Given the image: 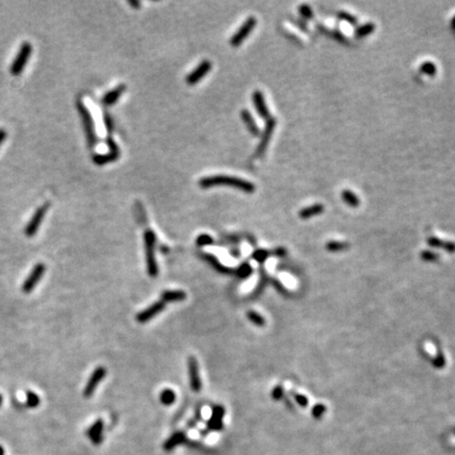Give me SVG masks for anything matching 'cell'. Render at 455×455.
<instances>
[{"instance_id": "obj_1", "label": "cell", "mask_w": 455, "mask_h": 455, "mask_svg": "<svg viewBox=\"0 0 455 455\" xmlns=\"http://www.w3.org/2000/svg\"><path fill=\"white\" fill-rule=\"evenodd\" d=\"M200 186L203 189L225 186V187H231V188H234L237 190H241L246 193H253L255 191L254 184H252L248 181L242 180V178L234 177V176H228V175H215V176L205 177L200 182Z\"/></svg>"}, {"instance_id": "obj_2", "label": "cell", "mask_w": 455, "mask_h": 455, "mask_svg": "<svg viewBox=\"0 0 455 455\" xmlns=\"http://www.w3.org/2000/svg\"><path fill=\"white\" fill-rule=\"evenodd\" d=\"M155 245H156L155 233L151 230H147L145 232V249H146L147 270L151 278H155V276H157L158 274V266L156 264V259H155Z\"/></svg>"}, {"instance_id": "obj_3", "label": "cell", "mask_w": 455, "mask_h": 455, "mask_svg": "<svg viewBox=\"0 0 455 455\" xmlns=\"http://www.w3.org/2000/svg\"><path fill=\"white\" fill-rule=\"evenodd\" d=\"M77 108H78V112H79V114H81L83 123H84V128H85L86 135H87L88 145L90 148H94L97 143V136H96V132H95V127H94L92 115H91L90 111L88 110V108L86 107V105L83 103H78Z\"/></svg>"}, {"instance_id": "obj_4", "label": "cell", "mask_w": 455, "mask_h": 455, "mask_svg": "<svg viewBox=\"0 0 455 455\" xmlns=\"http://www.w3.org/2000/svg\"><path fill=\"white\" fill-rule=\"evenodd\" d=\"M256 23L257 22H256V18L255 17H253V16L249 17L247 21L243 24V26L239 29V31H237L232 36L231 41H230L231 46L234 47V48L240 47L246 41V39L249 37L250 33L255 29Z\"/></svg>"}, {"instance_id": "obj_5", "label": "cell", "mask_w": 455, "mask_h": 455, "mask_svg": "<svg viewBox=\"0 0 455 455\" xmlns=\"http://www.w3.org/2000/svg\"><path fill=\"white\" fill-rule=\"evenodd\" d=\"M31 53H32L31 45L29 43H24L21 50H19L18 55L15 58V61L11 66V73L13 75H19L24 71L25 66L28 64Z\"/></svg>"}, {"instance_id": "obj_6", "label": "cell", "mask_w": 455, "mask_h": 455, "mask_svg": "<svg viewBox=\"0 0 455 455\" xmlns=\"http://www.w3.org/2000/svg\"><path fill=\"white\" fill-rule=\"evenodd\" d=\"M46 272V265L43 263L37 264L31 271L30 275L28 276V279L25 281L24 285H23V292L24 293H30L32 292L35 287L37 286V284L41 282V280L43 279V276L45 275Z\"/></svg>"}, {"instance_id": "obj_7", "label": "cell", "mask_w": 455, "mask_h": 455, "mask_svg": "<svg viewBox=\"0 0 455 455\" xmlns=\"http://www.w3.org/2000/svg\"><path fill=\"white\" fill-rule=\"evenodd\" d=\"M48 209H49V204H46L42 207H39L36 210V212L32 216L31 221L29 222V224L27 225V227L25 229V234L28 237H33L37 233L39 227H41V225L45 219Z\"/></svg>"}, {"instance_id": "obj_8", "label": "cell", "mask_w": 455, "mask_h": 455, "mask_svg": "<svg viewBox=\"0 0 455 455\" xmlns=\"http://www.w3.org/2000/svg\"><path fill=\"white\" fill-rule=\"evenodd\" d=\"M106 374L107 370L104 367H98L93 371L84 390V397L86 399H90L92 397L97 386L100 385V383H102L103 380L106 378Z\"/></svg>"}, {"instance_id": "obj_9", "label": "cell", "mask_w": 455, "mask_h": 455, "mask_svg": "<svg viewBox=\"0 0 455 455\" xmlns=\"http://www.w3.org/2000/svg\"><path fill=\"white\" fill-rule=\"evenodd\" d=\"M165 308H166V304L163 301L155 302L153 305L148 307L146 310L138 313L136 315V320H137L138 323L146 324V323L150 322L152 319H154L155 316H157L158 314L162 313Z\"/></svg>"}, {"instance_id": "obj_10", "label": "cell", "mask_w": 455, "mask_h": 455, "mask_svg": "<svg viewBox=\"0 0 455 455\" xmlns=\"http://www.w3.org/2000/svg\"><path fill=\"white\" fill-rule=\"evenodd\" d=\"M188 369H189V378H190V386L192 391L200 392L202 390V381L200 377L199 363H197L194 356H191L188 360Z\"/></svg>"}, {"instance_id": "obj_11", "label": "cell", "mask_w": 455, "mask_h": 455, "mask_svg": "<svg viewBox=\"0 0 455 455\" xmlns=\"http://www.w3.org/2000/svg\"><path fill=\"white\" fill-rule=\"evenodd\" d=\"M108 147L110 149L108 154H103V155H95L93 157V162L98 165V166H104L107 165L109 163H112L114 161H116L118 157H120V149H118L117 145L114 143V141L112 138L109 137L108 140Z\"/></svg>"}, {"instance_id": "obj_12", "label": "cell", "mask_w": 455, "mask_h": 455, "mask_svg": "<svg viewBox=\"0 0 455 455\" xmlns=\"http://www.w3.org/2000/svg\"><path fill=\"white\" fill-rule=\"evenodd\" d=\"M275 126H276V121L274 120L273 117H270L269 120L267 121V123H266V127H265V130H264L263 134H262L260 145L256 149V155L257 156H263L265 151L267 150L268 145H269L270 140H271V137H272V134H273V131L275 129Z\"/></svg>"}, {"instance_id": "obj_13", "label": "cell", "mask_w": 455, "mask_h": 455, "mask_svg": "<svg viewBox=\"0 0 455 455\" xmlns=\"http://www.w3.org/2000/svg\"><path fill=\"white\" fill-rule=\"evenodd\" d=\"M211 69H212V64L209 61L202 62L199 66L196 67V69H194L187 76V79H186L187 84L190 86H194L197 83H200L202 79L211 71Z\"/></svg>"}, {"instance_id": "obj_14", "label": "cell", "mask_w": 455, "mask_h": 455, "mask_svg": "<svg viewBox=\"0 0 455 455\" xmlns=\"http://www.w3.org/2000/svg\"><path fill=\"white\" fill-rule=\"evenodd\" d=\"M225 409L222 406H215L212 410V415L207 423V427L210 431H222L224 428L223 419L225 417Z\"/></svg>"}, {"instance_id": "obj_15", "label": "cell", "mask_w": 455, "mask_h": 455, "mask_svg": "<svg viewBox=\"0 0 455 455\" xmlns=\"http://www.w3.org/2000/svg\"><path fill=\"white\" fill-rule=\"evenodd\" d=\"M252 101H253V104H254L255 109H256L257 113H259V115L262 118H264V120L268 121L269 118L271 117V115H270L268 107L266 105L264 94L261 91H255L252 95Z\"/></svg>"}, {"instance_id": "obj_16", "label": "cell", "mask_w": 455, "mask_h": 455, "mask_svg": "<svg viewBox=\"0 0 455 455\" xmlns=\"http://www.w3.org/2000/svg\"><path fill=\"white\" fill-rule=\"evenodd\" d=\"M104 433V422L103 420H97L88 430V437L94 445H100L103 443Z\"/></svg>"}, {"instance_id": "obj_17", "label": "cell", "mask_w": 455, "mask_h": 455, "mask_svg": "<svg viewBox=\"0 0 455 455\" xmlns=\"http://www.w3.org/2000/svg\"><path fill=\"white\" fill-rule=\"evenodd\" d=\"M125 90H126V86H125V85L118 86L117 88H115V89H113L112 91H110V92H108L107 94H105V96L103 97V102H102V103H103L105 106H107V107H109V106H113V105L116 104L117 101L120 100V98L122 97V95L124 94Z\"/></svg>"}, {"instance_id": "obj_18", "label": "cell", "mask_w": 455, "mask_h": 455, "mask_svg": "<svg viewBox=\"0 0 455 455\" xmlns=\"http://www.w3.org/2000/svg\"><path fill=\"white\" fill-rule=\"evenodd\" d=\"M186 440H187V437L183 431L175 432L166 441V443L164 444V449H165V451H172L177 446L183 445L186 442Z\"/></svg>"}, {"instance_id": "obj_19", "label": "cell", "mask_w": 455, "mask_h": 455, "mask_svg": "<svg viewBox=\"0 0 455 455\" xmlns=\"http://www.w3.org/2000/svg\"><path fill=\"white\" fill-rule=\"evenodd\" d=\"M241 116H242V120H243L244 124L247 126L248 131L255 137L260 136V134H261L260 128H259V126H257L256 122L254 121V118L252 117L251 113L248 110H243L241 113Z\"/></svg>"}, {"instance_id": "obj_20", "label": "cell", "mask_w": 455, "mask_h": 455, "mask_svg": "<svg viewBox=\"0 0 455 455\" xmlns=\"http://www.w3.org/2000/svg\"><path fill=\"white\" fill-rule=\"evenodd\" d=\"M187 299V294L182 290H168L162 294V301L167 303L183 302Z\"/></svg>"}, {"instance_id": "obj_21", "label": "cell", "mask_w": 455, "mask_h": 455, "mask_svg": "<svg viewBox=\"0 0 455 455\" xmlns=\"http://www.w3.org/2000/svg\"><path fill=\"white\" fill-rule=\"evenodd\" d=\"M427 242H428L429 246H431V247L442 248V249H445L449 253H455V243L444 242V241L438 239V237H429Z\"/></svg>"}, {"instance_id": "obj_22", "label": "cell", "mask_w": 455, "mask_h": 455, "mask_svg": "<svg viewBox=\"0 0 455 455\" xmlns=\"http://www.w3.org/2000/svg\"><path fill=\"white\" fill-rule=\"evenodd\" d=\"M324 210H325V208L323 205L316 204V205L307 207L305 209H302L300 212V217L303 220H308V219H310V217L322 214L324 212Z\"/></svg>"}, {"instance_id": "obj_23", "label": "cell", "mask_w": 455, "mask_h": 455, "mask_svg": "<svg viewBox=\"0 0 455 455\" xmlns=\"http://www.w3.org/2000/svg\"><path fill=\"white\" fill-rule=\"evenodd\" d=\"M203 257L211 265V267L213 269H215L216 271H219V272L224 273V274H230L232 272V269L226 268L224 265H222L214 255H212V254H204Z\"/></svg>"}, {"instance_id": "obj_24", "label": "cell", "mask_w": 455, "mask_h": 455, "mask_svg": "<svg viewBox=\"0 0 455 455\" xmlns=\"http://www.w3.org/2000/svg\"><path fill=\"white\" fill-rule=\"evenodd\" d=\"M342 199L350 207L356 208L360 206V199L350 190H344L342 192Z\"/></svg>"}, {"instance_id": "obj_25", "label": "cell", "mask_w": 455, "mask_h": 455, "mask_svg": "<svg viewBox=\"0 0 455 455\" xmlns=\"http://www.w3.org/2000/svg\"><path fill=\"white\" fill-rule=\"evenodd\" d=\"M161 402L163 405L165 406H171L175 403L176 401V394L173 390L171 389H165L162 393H161Z\"/></svg>"}, {"instance_id": "obj_26", "label": "cell", "mask_w": 455, "mask_h": 455, "mask_svg": "<svg viewBox=\"0 0 455 455\" xmlns=\"http://www.w3.org/2000/svg\"><path fill=\"white\" fill-rule=\"evenodd\" d=\"M247 316H248L249 321H250L252 324H254L255 326L264 327V326L266 325V321H265V319H264V316H262L261 314H259V313L255 312V311H252V310L248 311Z\"/></svg>"}, {"instance_id": "obj_27", "label": "cell", "mask_w": 455, "mask_h": 455, "mask_svg": "<svg viewBox=\"0 0 455 455\" xmlns=\"http://www.w3.org/2000/svg\"><path fill=\"white\" fill-rule=\"evenodd\" d=\"M374 30H375V25L372 23H369V24H366V25L358 28V30H356V32H355V36L358 38H364V37L370 35Z\"/></svg>"}, {"instance_id": "obj_28", "label": "cell", "mask_w": 455, "mask_h": 455, "mask_svg": "<svg viewBox=\"0 0 455 455\" xmlns=\"http://www.w3.org/2000/svg\"><path fill=\"white\" fill-rule=\"evenodd\" d=\"M252 272H253L252 267L250 266V264L246 263V264H243L239 269L236 270V276L240 280H246L252 274Z\"/></svg>"}, {"instance_id": "obj_29", "label": "cell", "mask_w": 455, "mask_h": 455, "mask_svg": "<svg viewBox=\"0 0 455 455\" xmlns=\"http://www.w3.org/2000/svg\"><path fill=\"white\" fill-rule=\"evenodd\" d=\"M26 395H27L26 406L28 408H37L39 406V404H41V399H39V397L35 392L27 391Z\"/></svg>"}, {"instance_id": "obj_30", "label": "cell", "mask_w": 455, "mask_h": 455, "mask_svg": "<svg viewBox=\"0 0 455 455\" xmlns=\"http://www.w3.org/2000/svg\"><path fill=\"white\" fill-rule=\"evenodd\" d=\"M349 248V244L347 243H343V242H336V241H332L327 243L326 245V249L330 252H339V251H344L346 249Z\"/></svg>"}, {"instance_id": "obj_31", "label": "cell", "mask_w": 455, "mask_h": 455, "mask_svg": "<svg viewBox=\"0 0 455 455\" xmlns=\"http://www.w3.org/2000/svg\"><path fill=\"white\" fill-rule=\"evenodd\" d=\"M269 255H270V252H269V251L264 250V249H261V250H256V251L253 252V254H252V259H253L255 262H257V263L263 264V263L266 262V260L268 259Z\"/></svg>"}, {"instance_id": "obj_32", "label": "cell", "mask_w": 455, "mask_h": 455, "mask_svg": "<svg viewBox=\"0 0 455 455\" xmlns=\"http://www.w3.org/2000/svg\"><path fill=\"white\" fill-rule=\"evenodd\" d=\"M420 70H421L422 73H424V74H426V75H429V76H434L435 74H437V66H435V65H434L433 63H431V62H426V63H424V64L421 66Z\"/></svg>"}, {"instance_id": "obj_33", "label": "cell", "mask_w": 455, "mask_h": 455, "mask_svg": "<svg viewBox=\"0 0 455 455\" xmlns=\"http://www.w3.org/2000/svg\"><path fill=\"white\" fill-rule=\"evenodd\" d=\"M214 241L212 237L208 234H201L196 240V245L199 247H207V246H211L213 245Z\"/></svg>"}, {"instance_id": "obj_34", "label": "cell", "mask_w": 455, "mask_h": 455, "mask_svg": "<svg viewBox=\"0 0 455 455\" xmlns=\"http://www.w3.org/2000/svg\"><path fill=\"white\" fill-rule=\"evenodd\" d=\"M326 410H327V409H326V406H325V405H323V404H316V405L313 407V409H312V415H313V418L316 419V420H319V419L323 418V415L325 414Z\"/></svg>"}, {"instance_id": "obj_35", "label": "cell", "mask_w": 455, "mask_h": 455, "mask_svg": "<svg viewBox=\"0 0 455 455\" xmlns=\"http://www.w3.org/2000/svg\"><path fill=\"white\" fill-rule=\"evenodd\" d=\"M421 259L425 262H435L440 259V256L431 251H424L421 253Z\"/></svg>"}, {"instance_id": "obj_36", "label": "cell", "mask_w": 455, "mask_h": 455, "mask_svg": "<svg viewBox=\"0 0 455 455\" xmlns=\"http://www.w3.org/2000/svg\"><path fill=\"white\" fill-rule=\"evenodd\" d=\"M432 365L435 368H439V369L444 368L446 366V360L444 358V355L442 353H438V355L432 360Z\"/></svg>"}, {"instance_id": "obj_37", "label": "cell", "mask_w": 455, "mask_h": 455, "mask_svg": "<svg viewBox=\"0 0 455 455\" xmlns=\"http://www.w3.org/2000/svg\"><path fill=\"white\" fill-rule=\"evenodd\" d=\"M272 398L275 401H281L284 398V389L282 386H276L272 391Z\"/></svg>"}, {"instance_id": "obj_38", "label": "cell", "mask_w": 455, "mask_h": 455, "mask_svg": "<svg viewBox=\"0 0 455 455\" xmlns=\"http://www.w3.org/2000/svg\"><path fill=\"white\" fill-rule=\"evenodd\" d=\"M300 13H301V15L303 17L308 18V19L313 17V11H312V9L308 5H302L300 7Z\"/></svg>"}, {"instance_id": "obj_39", "label": "cell", "mask_w": 455, "mask_h": 455, "mask_svg": "<svg viewBox=\"0 0 455 455\" xmlns=\"http://www.w3.org/2000/svg\"><path fill=\"white\" fill-rule=\"evenodd\" d=\"M339 17L341 19H343V21H346V22H348L349 24H352V25H355L356 22H358V21H356L355 16H353V15L347 13V12H340L339 13Z\"/></svg>"}, {"instance_id": "obj_40", "label": "cell", "mask_w": 455, "mask_h": 455, "mask_svg": "<svg viewBox=\"0 0 455 455\" xmlns=\"http://www.w3.org/2000/svg\"><path fill=\"white\" fill-rule=\"evenodd\" d=\"M294 399H295L296 403H298L301 407L306 408V407L308 406V400H307V398L305 397V395H302V394H294Z\"/></svg>"}, {"instance_id": "obj_41", "label": "cell", "mask_w": 455, "mask_h": 455, "mask_svg": "<svg viewBox=\"0 0 455 455\" xmlns=\"http://www.w3.org/2000/svg\"><path fill=\"white\" fill-rule=\"evenodd\" d=\"M105 123H106V127H107L108 134H109V136H110V134H111L112 131H113V122H112L111 117H110L109 115H106V116H105Z\"/></svg>"}, {"instance_id": "obj_42", "label": "cell", "mask_w": 455, "mask_h": 455, "mask_svg": "<svg viewBox=\"0 0 455 455\" xmlns=\"http://www.w3.org/2000/svg\"><path fill=\"white\" fill-rule=\"evenodd\" d=\"M6 137H7V133H6V131L3 130V129H0V146H2V144H3L4 141L6 140Z\"/></svg>"}, {"instance_id": "obj_43", "label": "cell", "mask_w": 455, "mask_h": 455, "mask_svg": "<svg viewBox=\"0 0 455 455\" xmlns=\"http://www.w3.org/2000/svg\"><path fill=\"white\" fill-rule=\"evenodd\" d=\"M285 253H286V251L283 248H280V249H276L275 250V255L276 256H284Z\"/></svg>"}, {"instance_id": "obj_44", "label": "cell", "mask_w": 455, "mask_h": 455, "mask_svg": "<svg viewBox=\"0 0 455 455\" xmlns=\"http://www.w3.org/2000/svg\"><path fill=\"white\" fill-rule=\"evenodd\" d=\"M129 4H130L133 8H135V9H138V8H140V6H141V3H140V2H132V0H129Z\"/></svg>"}, {"instance_id": "obj_45", "label": "cell", "mask_w": 455, "mask_h": 455, "mask_svg": "<svg viewBox=\"0 0 455 455\" xmlns=\"http://www.w3.org/2000/svg\"><path fill=\"white\" fill-rule=\"evenodd\" d=\"M5 449H4V447L3 446H0V455H5Z\"/></svg>"}, {"instance_id": "obj_46", "label": "cell", "mask_w": 455, "mask_h": 455, "mask_svg": "<svg viewBox=\"0 0 455 455\" xmlns=\"http://www.w3.org/2000/svg\"><path fill=\"white\" fill-rule=\"evenodd\" d=\"M3 402H4V398H3V395L0 394V407H2V405H3Z\"/></svg>"}, {"instance_id": "obj_47", "label": "cell", "mask_w": 455, "mask_h": 455, "mask_svg": "<svg viewBox=\"0 0 455 455\" xmlns=\"http://www.w3.org/2000/svg\"><path fill=\"white\" fill-rule=\"evenodd\" d=\"M452 28L455 30V17L453 18V21H452Z\"/></svg>"}, {"instance_id": "obj_48", "label": "cell", "mask_w": 455, "mask_h": 455, "mask_svg": "<svg viewBox=\"0 0 455 455\" xmlns=\"http://www.w3.org/2000/svg\"><path fill=\"white\" fill-rule=\"evenodd\" d=\"M454 434H455V429H454Z\"/></svg>"}]
</instances>
